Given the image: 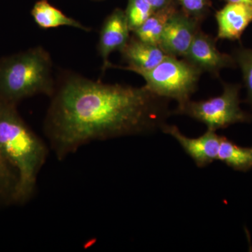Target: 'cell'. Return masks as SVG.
<instances>
[{"mask_svg": "<svg viewBox=\"0 0 252 252\" xmlns=\"http://www.w3.org/2000/svg\"><path fill=\"white\" fill-rule=\"evenodd\" d=\"M201 72L188 61L170 56L150 70L135 72L143 77L149 91L159 97L175 99L178 107L190 100Z\"/></svg>", "mask_w": 252, "mask_h": 252, "instance_id": "277c9868", "label": "cell"}, {"mask_svg": "<svg viewBox=\"0 0 252 252\" xmlns=\"http://www.w3.org/2000/svg\"><path fill=\"white\" fill-rule=\"evenodd\" d=\"M48 152L46 144L19 115L16 105L0 101V154L17 177L13 203L21 205L32 198Z\"/></svg>", "mask_w": 252, "mask_h": 252, "instance_id": "7a4b0ae2", "label": "cell"}, {"mask_svg": "<svg viewBox=\"0 0 252 252\" xmlns=\"http://www.w3.org/2000/svg\"><path fill=\"white\" fill-rule=\"evenodd\" d=\"M17 177L0 154V203H13Z\"/></svg>", "mask_w": 252, "mask_h": 252, "instance_id": "9a60e30c", "label": "cell"}, {"mask_svg": "<svg viewBox=\"0 0 252 252\" xmlns=\"http://www.w3.org/2000/svg\"><path fill=\"white\" fill-rule=\"evenodd\" d=\"M161 129L179 142L197 166H207L217 160L221 136L217 135L216 131L207 130L200 137L190 138L182 134L175 126L163 124Z\"/></svg>", "mask_w": 252, "mask_h": 252, "instance_id": "8992f818", "label": "cell"}, {"mask_svg": "<svg viewBox=\"0 0 252 252\" xmlns=\"http://www.w3.org/2000/svg\"><path fill=\"white\" fill-rule=\"evenodd\" d=\"M147 0H129L126 14L131 31H135L154 12Z\"/></svg>", "mask_w": 252, "mask_h": 252, "instance_id": "2e32d148", "label": "cell"}, {"mask_svg": "<svg viewBox=\"0 0 252 252\" xmlns=\"http://www.w3.org/2000/svg\"><path fill=\"white\" fill-rule=\"evenodd\" d=\"M185 58L200 70L215 74L234 63L230 56L217 49L215 41L210 36L200 31L197 32Z\"/></svg>", "mask_w": 252, "mask_h": 252, "instance_id": "ba28073f", "label": "cell"}, {"mask_svg": "<svg viewBox=\"0 0 252 252\" xmlns=\"http://www.w3.org/2000/svg\"><path fill=\"white\" fill-rule=\"evenodd\" d=\"M217 160L238 171H248L252 168V148L240 147L221 136Z\"/></svg>", "mask_w": 252, "mask_h": 252, "instance_id": "4fadbf2b", "label": "cell"}, {"mask_svg": "<svg viewBox=\"0 0 252 252\" xmlns=\"http://www.w3.org/2000/svg\"><path fill=\"white\" fill-rule=\"evenodd\" d=\"M197 32L193 20L175 12L164 28L158 46L168 56L185 57Z\"/></svg>", "mask_w": 252, "mask_h": 252, "instance_id": "52a82bcc", "label": "cell"}, {"mask_svg": "<svg viewBox=\"0 0 252 252\" xmlns=\"http://www.w3.org/2000/svg\"><path fill=\"white\" fill-rule=\"evenodd\" d=\"M130 27L126 12L116 10L105 20L99 34L98 50L103 61L102 70L112 67L109 61L111 54L122 51L129 41Z\"/></svg>", "mask_w": 252, "mask_h": 252, "instance_id": "9c48e42d", "label": "cell"}, {"mask_svg": "<svg viewBox=\"0 0 252 252\" xmlns=\"http://www.w3.org/2000/svg\"><path fill=\"white\" fill-rule=\"evenodd\" d=\"M240 86L225 84L223 93L205 100H189L177 107L175 113L183 114L203 123L207 130L216 131L238 123L249 122L250 117L240 108Z\"/></svg>", "mask_w": 252, "mask_h": 252, "instance_id": "5b68a950", "label": "cell"}, {"mask_svg": "<svg viewBox=\"0 0 252 252\" xmlns=\"http://www.w3.org/2000/svg\"><path fill=\"white\" fill-rule=\"evenodd\" d=\"M218 34L221 39H240L252 22V4L228 3L216 14Z\"/></svg>", "mask_w": 252, "mask_h": 252, "instance_id": "30bf717a", "label": "cell"}, {"mask_svg": "<svg viewBox=\"0 0 252 252\" xmlns=\"http://www.w3.org/2000/svg\"><path fill=\"white\" fill-rule=\"evenodd\" d=\"M31 14L36 24L43 29L69 26L81 31H90V29L82 23L63 14L61 10L50 4L47 0L38 1L33 6Z\"/></svg>", "mask_w": 252, "mask_h": 252, "instance_id": "7c38bea8", "label": "cell"}, {"mask_svg": "<svg viewBox=\"0 0 252 252\" xmlns=\"http://www.w3.org/2000/svg\"><path fill=\"white\" fill-rule=\"evenodd\" d=\"M228 3H247L252 4V0H227Z\"/></svg>", "mask_w": 252, "mask_h": 252, "instance_id": "ffe728a7", "label": "cell"}, {"mask_svg": "<svg viewBox=\"0 0 252 252\" xmlns=\"http://www.w3.org/2000/svg\"><path fill=\"white\" fill-rule=\"evenodd\" d=\"M235 61L243 73L244 82L248 91V101L252 106V49L238 50L235 54Z\"/></svg>", "mask_w": 252, "mask_h": 252, "instance_id": "e0dca14e", "label": "cell"}, {"mask_svg": "<svg viewBox=\"0 0 252 252\" xmlns=\"http://www.w3.org/2000/svg\"><path fill=\"white\" fill-rule=\"evenodd\" d=\"M174 13L173 8L168 6L154 11L140 27L133 31L137 39L158 46L164 28Z\"/></svg>", "mask_w": 252, "mask_h": 252, "instance_id": "5bb4252c", "label": "cell"}, {"mask_svg": "<svg viewBox=\"0 0 252 252\" xmlns=\"http://www.w3.org/2000/svg\"><path fill=\"white\" fill-rule=\"evenodd\" d=\"M121 52L129 64L128 67L122 68L133 72L150 70L168 56L160 46L138 39L129 40Z\"/></svg>", "mask_w": 252, "mask_h": 252, "instance_id": "8fae6325", "label": "cell"}, {"mask_svg": "<svg viewBox=\"0 0 252 252\" xmlns=\"http://www.w3.org/2000/svg\"><path fill=\"white\" fill-rule=\"evenodd\" d=\"M44 131L60 160L93 141L140 135L162 127L167 107L145 86L107 84L70 75L55 91Z\"/></svg>", "mask_w": 252, "mask_h": 252, "instance_id": "6da1fadb", "label": "cell"}, {"mask_svg": "<svg viewBox=\"0 0 252 252\" xmlns=\"http://www.w3.org/2000/svg\"><path fill=\"white\" fill-rule=\"evenodd\" d=\"M189 14L198 16L202 14L207 4V0H179Z\"/></svg>", "mask_w": 252, "mask_h": 252, "instance_id": "ac0fdd59", "label": "cell"}, {"mask_svg": "<svg viewBox=\"0 0 252 252\" xmlns=\"http://www.w3.org/2000/svg\"><path fill=\"white\" fill-rule=\"evenodd\" d=\"M160 2H161V4H162V6L165 7V4H166L167 0H160Z\"/></svg>", "mask_w": 252, "mask_h": 252, "instance_id": "44dd1931", "label": "cell"}, {"mask_svg": "<svg viewBox=\"0 0 252 252\" xmlns=\"http://www.w3.org/2000/svg\"><path fill=\"white\" fill-rule=\"evenodd\" d=\"M52 61L40 46L0 61V101L16 105L23 99L55 92Z\"/></svg>", "mask_w": 252, "mask_h": 252, "instance_id": "3957f363", "label": "cell"}, {"mask_svg": "<svg viewBox=\"0 0 252 252\" xmlns=\"http://www.w3.org/2000/svg\"></svg>", "mask_w": 252, "mask_h": 252, "instance_id": "7402d4cb", "label": "cell"}, {"mask_svg": "<svg viewBox=\"0 0 252 252\" xmlns=\"http://www.w3.org/2000/svg\"><path fill=\"white\" fill-rule=\"evenodd\" d=\"M147 1H149V4L152 5V7H153L155 11H157V10L162 9V8H164L160 0H147Z\"/></svg>", "mask_w": 252, "mask_h": 252, "instance_id": "d6986e66", "label": "cell"}]
</instances>
